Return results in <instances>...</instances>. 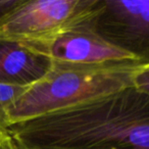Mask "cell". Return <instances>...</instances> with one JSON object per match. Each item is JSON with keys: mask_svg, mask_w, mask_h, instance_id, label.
Listing matches in <instances>:
<instances>
[{"mask_svg": "<svg viewBox=\"0 0 149 149\" xmlns=\"http://www.w3.org/2000/svg\"><path fill=\"white\" fill-rule=\"evenodd\" d=\"M29 87L0 84V136L9 134L8 109Z\"/></svg>", "mask_w": 149, "mask_h": 149, "instance_id": "7", "label": "cell"}, {"mask_svg": "<svg viewBox=\"0 0 149 149\" xmlns=\"http://www.w3.org/2000/svg\"><path fill=\"white\" fill-rule=\"evenodd\" d=\"M51 65L47 56L0 37V84L30 87L45 77Z\"/></svg>", "mask_w": 149, "mask_h": 149, "instance_id": "6", "label": "cell"}, {"mask_svg": "<svg viewBox=\"0 0 149 149\" xmlns=\"http://www.w3.org/2000/svg\"><path fill=\"white\" fill-rule=\"evenodd\" d=\"M133 86L149 94V63L144 64L133 77Z\"/></svg>", "mask_w": 149, "mask_h": 149, "instance_id": "8", "label": "cell"}, {"mask_svg": "<svg viewBox=\"0 0 149 149\" xmlns=\"http://www.w3.org/2000/svg\"><path fill=\"white\" fill-rule=\"evenodd\" d=\"M27 47L53 61L70 63H104L134 59L83 24L65 30L50 40Z\"/></svg>", "mask_w": 149, "mask_h": 149, "instance_id": "5", "label": "cell"}, {"mask_svg": "<svg viewBox=\"0 0 149 149\" xmlns=\"http://www.w3.org/2000/svg\"><path fill=\"white\" fill-rule=\"evenodd\" d=\"M24 0H0V23L8 15L13 9L23 3Z\"/></svg>", "mask_w": 149, "mask_h": 149, "instance_id": "9", "label": "cell"}, {"mask_svg": "<svg viewBox=\"0 0 149 149\" xmlns=\"http://www.w3.org/2000/svg\"><path fill=\"white\" fill-rule=\"evenodd\" d=\"M144 64L134 59L89 64L52 60L45 77L9 107V122H25L133 86L134 74Z\"/></svg>", "mask_w": 149, "mask_h": 149, "instance_id": "2", "label": "cell"}, {"mask_svg": "<svg viewBox=\"0 0 149 149\" xmlns=\"http://www.w3.org/2000/svg\"><path fill=\"white\" fill-rule=\"evenodd\" d=\"M95 3L96 0H24L0 23V37L26 46L42 43L84 23Z\"/></svg>", "mask_w": 149, "mask_h": 149, "instance_id": "3", "label": "cell"}, {"mask_svg": "<svg viewBox=\"0 0 149 149\" xmlns=\"http://www.w3.org/2000/svg\"><path fill=\"white\" fill-rule=\"evenodd\" d=\"M0 149H19L10 135L0 136Z\"/></svg>", "mask_w": 149, "mask_h": 149, "instance_id": "10", "label": "cell"}, {"mask_svg": "<svg viewBox=\"0 0 149 149\" xmlns=\"http://www.w3.org/2000/svg\"><path fill=\"white\" fill-rule=\"evenodd\" d=\"M82 24L134 59L149 63V0H96Z\"/></svg>", "mask_w": 149, "mask_h": 149, "instance_id": "4", "label": "cell"}, {"mask_svg": "<svg viewBox=\"0 0 149 149\" xmlns=\"http://www.w3.org/2000/svg\"><path fill=\"white\" fill-rule=\"evenodd\" d=\"M19 149H149V94L134 86L13 124Z\"/></svg>", "mask_w": 149, "mask_h": 149, "instance_id": "1", "label": "cell"}]
</instances>
